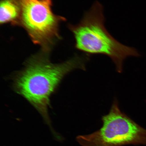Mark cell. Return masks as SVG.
Returning a JSON list of instances; mask_svg holds the SVG:
<instances>
[{
	"label": "cell",
	"mask_w": 146,
	"mask_h": 146,
	"mask_svg": "<svg viewBox=\"0 0 146 146\" xmlns=\"http://www.w3.org/2000/svg\"><path fill=\"white\" fill-rule=\"evenodd\" d=\"M50 52L42 50L29 58L23 68L13 76L12 87L36 110L54 133L48 112L50 96L69 73L76 69L85 70L90 56L76 55L64 62L54 64Z\"/></svg>",
	"instance_id": "obj_1"
},
{
	"label": "cell",
	"mask_w": 146,
	"mask_h": 146,
	"mask_svg": "<svg viewBox=\"0 0 146 146\" xmlns=\"http://www.w3.org/2000/svg\"><path fill=\"white\" fill-rule=\"evenodd\" d=\"M105 22L103 5L96 1L79 23L69 25L68 27L74 35L77 50L90 56H108L115 65L116 71L121 73L126 58L140 55L136 49L122 44L113 37L106 29Z\"/></svg>",
	"instance_id": "obj_2"
},
{
	"label": "cell",
	"mask_w": 146,
	"mask_h": 146,
	"mask_svg": "<svg viewBox=\"0 0 146 146\" xmlns=\"http://www.w3.org/2000/svg\"><path fill=\"white\" fill-rule=\"evenodd\" d=\"M103 125L91 134L76 137L83 146L146 145V129L122 112L114 100L108 114L102 117Z\"/></svg>",
	"instance_id": "obj_3"
},
{
	"label": "cell",
	"mask_w": 146,
	"mask_h": 146,
	"mask_svg": "<svg viewBox=\"0 0 146 146\" xmlns=\"http://www.w3.org/2000/svg\"><path fill=\"white\" fill-rule=\"evenodd\" d=\"M21 9L20 25L27 31L33 42L42 50L50 52L60 39L59 25L64 18L55 15L52 0H19Z\"/></svg>",
	"instance_id": "obj_4"
},
{
	"label": "cell",
	"mask_w": 146,
	"mask_h": 146,
	"mask_svg": "<svg viewBox=\"0 0 146 146\" xmlns=\"http://www.w3.org/2000/svg\"><path fill=\"white\" fill-rule=\"evenodd\" d=\"M21 9L19 0H1L0 23L20 25Z\"/></svg>",
	"instance_id": "obj_5"
}]
</instances>
